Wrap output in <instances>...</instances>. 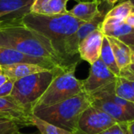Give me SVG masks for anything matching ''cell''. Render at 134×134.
Instances as JSON below:
<instances>
[{"label": "cell", "mask_w": 134, "mask_h": 134, "mask_svg": "<svg viewBox=\"0 0 134 134\" xmlns=\"http://www.w3.org/2000/svg\"><path fill=\"white\" fill-rule=\"evenodd\" d=\"M111 46L116 63L119 69H122L131 64L130 46L122 42L120 39L114 37H108Z\"/></svg>", "instance_id": "e0dca14e"}, {"label": "cell", "mask_w": 134, "mask_h": 134, "mask_svg": "<svg viewBox=\"0 0 134 134\" xmlns=\"http://www.w3.org/2000/svg\"><path fill=\"white\" fill-rule=\"evenodd\" d=\"M24 134V133H23ZM30 134H38V133H30ZM38 134H40V133H38Z\"/></svg>", "instance_id": "e575fe53"}, {"label": "cell", "mask_w": 134, "mask_h": 134, "mask_svg": "<svg viewBox=\"0 0 134 134\" xmlns=\"http://www.w3.org/2000/svg\"><path fill=\"white\" fill-rule=\"evenodd\" d=\"M92 104L89 94L82 92L60 103L32 112L36 117L75 134L82 114Z\"/></svg>", "instance_id": "3957f363"}, {"label": "cell", "mask_w": 134, "mask_h": 134, "mask_svg": "<svg viewBox=\"0 0 134 134\" xmlns=\"http://www.w3.org/2000/svg\"><path fill=\"white\" fill-rule=\"evenodd\" d=\"M117 78L118 76L111 71L99 58L91 64L89 76L82 80L83 91L87 94H91L106 86L115 83Z\"/></svg>", "instance_id": "52a82bcc"}, {"label": "cell", "mask_w": 134, "mask_h": 134, "mask_svg": "<svg viewBox=\"0 0 134 134\" xmlns=\"http://www.w3.org/2000/svg\"><path fill=\"white\" fill-rule=\"evenodd\" d=\"M0 73H2V68L1 65H0Z\"/></svg>", "instance_id": "d6a6232c"}, {"label": "cell", "mask_w": 134, "mask_h": 134, "mask_svg": "<svg viewBox=\"0 0 134 134\" xmlns=\"http://www.w3.org/2000/svg\"><path fill=\"white\" fill-rule=\"evenodd\" d=\"M26 27L37 31L50 40L55 49L68 62L73 63L67 59L64 54V45L67 39L73 35L78 28L85 23L68 12L64 14L40 15L28 13L20 19Z\"/></svg>", "instance_id": "7a4b0ae2"}, {"label": "cell", "mask_w": 134, "mask_h": 134, "mask_svg": "<svg viewBox=\"0 0 134 134\" xmlns=\"http://www.w3.org/2000/svg\"><path fill=\"white\" fill-rule=\"evenodd\" d=\"M100 134H129L126 128V123H116L108 130Z\"/></svg>", "instance_id": "603a6c76"}, {"label": "cell", "mask_w": 134, "mask_h": 134, "mask_svg": "<svg viewBox=\"0 0 134 134\" xmlns=\"http://www.w3.org/2000/svg\"><path fill=\"white\" fill-rule=\"evenodd\" d=\"M32 112L20 104L13 97H0V116L8 119L18 126H33Z\"/></svg>", "instance_id": "ba28073f"}, {"label": "cell", "mask_w": 134, "mask_h": 134, "mask_svg": "<svg viewBox=\"0 0 134 134\" xmlns=\"http://www.w3.org/2000/svg\"><path fill=\"white\" fill-rule=\"evenodd\" d=\"M119 39H120L122 42H123L125 44H126L127 46H134V29H133V31L123 36H121L119 38H117Z\"/></svg>", "instance_id": "d4e9b609"}, {"label": "cell", "mask_w": 134, "mask_h": 134, "mask_svg": "<svg viewBox=\"0 0 134 134\" xmlns=\"http://www.w3.org/2000/svg\"><path fill=\"white\" fill-rule=\"evenodd\" d=\"M125 22L130 26L133 29H134V10L133 12H131L125 19Z\"/></svg>", "instance_id": "484cf974"}, {"label": "cell", "mask_w": 134, "mask_h": 134, "mask_svg": "<svg viewBox=\"0 0 134 134\" xmlns=\"http://www.w3.org/2000/svg\"><path fill=\"white\" fill-rule=\"evenodd\" d=\"M81 1H82V0H79V2H81Z\"/></svg>", "instance_id": "d590c367"}, {"label": "cell", "mask_w": 134, "mask_h": 134, "mask_svg": "<svg viewBox=\"0 0 134 134\" xmlns=\"http://www.w3.org/2000/svg\"><path fill=\"white\" fill-rule=\"evenodd\" d=\"M0 134H23L19 126L13 121L0 116Z\"/></svg>", "instance_id": "7402d4cb"}, {"label": "cell", "mask_w": 134, "mask_h": 134, "mask_svg": "<svg viewBox=\"0 0 134 134\" xmlns=\"http://www.w3.org/2000/svg\"><path fill=\"white\" fill-rule=\"evenodd\" d=\"M91 100L93 106L109 115L118 123H126L134 120V109L119 106L105 97L91 98Z\"/></svg>", "instance_id": "30bf717a"}, {"label": "cell", "mask_w": 134, "mask_h": 134, "mask_svg": "<svg viewBox=\"0 0 134 134\" xmlns=\"http://www.w3.org/2000/svg\"><path fill=\"white\" fill-rule=\"evenodd\" d=\"M75 69L76 67H72L58 73L43 95L34 104L32 112L60 103L84 92L82 80L78 79L75 75Z\"/></svg>", "instance_id": "5b68a950"}, {"label": "cell", "mask_w": 134, "mask_h": 134, "mask_svg": "<svg viewBox=\"0 0 134 134\" xmlns=\"http://www.w3.org/2000/svg\"><path fill=\"white\" fill-rule=\"evenodd\" d=\"M134 10L133 5L130 0H125L119 5L110 9L106 17H116L125 20L126 17Z\"/></svg>", "instance_id": "44dd1931"}, {"label": "cell", "mask_w": 134, "mask_h": 134, "mask_svg": "<svg viewBox=\"0 0 134 134\" xmlns=\"http://www.w3.org/2000/svg\"><path fill=\"white\" fill-rule=\"evenodd\" d=\"M100 60L104 62V64L108 68V69L112 71L116 76L119 77L120 69L118 67V64L116 63L111 46L110 45V42L107 38V36L104 35L103 42H102V47H101V53H100Z\"/></svg>", "instance_id": "ac0fdd59"}, {"label": "cell", "mask_w": 134, "mask_h": 134, "mask_svg": "<svg viewBox=\"0 0 134 134\" xmlns=\"http://www.w3.org/2000/svg\"><path fill=\"white\" fill-rule=\"evenodd\" d=\"M15 81L9 79L0 86V97H6L11 95Z\"/></svg>", "instance_id": "cb8c5ba5"}, {"label": "cell", "mask_w": 134, "mask_h": 134, "mask_svg": "<svg viewBox=\"0 0 134 134\" xmlns=\"http://www.w3.org/2000/svg\"><path fill=\"white\" fill-rule=\"evenodd\" d=\"M128 67H129V68H130V69L134 73V64H129Z\"/></svg>", "instance_id": "1f68e13d"}, {"label": "cell", "mask_w": 134, "mask_h": 134, "mask_svg": "<svg viewBox=\"0 0 134 134\" xmlns=\"http://www.w3.org/2000/svg\"><path fill=\"white\" fill-rule=\"evenodd\" d=\"M77 1H79V0H77Z\"/></svg>", "instance_id": "8d00e7d4"}, {"label": "cell", "mask_w": 134, "mask_h": 134, "mask_svg": "<svg viewBox=\"0 0 134 134\" xmlns=\"http://www.w3.org/2000/svg\"><path fill=\"white\" fill-rule=\"evenodd\" d=\"M31 122L32 126H35L38 129L40 134H74L60 127H57L51 123H49L36 117L33 114L31 115Z\"/></svg>", "instance_id": "d6986e66"}, {"label": "cell", "mask_w": 134, "mask_h": 134, "mask_svg": "<svg viewBox=\"0 0 134 134\" xmlns=\"http://www.w3.org/2000/svg\"><path fill=\"white\" fill-rule=\"evenodd\" d=\"M17 63H30L38 64L40 66L45 67L49 69L54 68H57L53 64L49 63L42 59L35 58L33 57H30L25 54H23L12 48L0 46V65H9ZM66 69V68H64Z\"/></svg>", "instance_id": "8fae6325"}, {"label": "cell", "mask_w": 134, "mask_h": 134, "mask_svg": "<svg viewBox=\"0 0 134 134\" xmlns=\"http://www.w3.org/2000/svg\"><path fill=\"white\" fill-rule=\"evenodd\" d=\"M130 60L131 64H134V46H130Z\"/></svg>", "instance_id": "f546056e"}, {"label": "cell", "mask_w": 134, "mask_h": 134, "mask_svg": "<svg viewBox=\"0 0 134 134\" xmlns=\"http://www.w3.org/2000/svg\"><path fill=\"white\" fill-rule=\"evenodd\" d=\"M0 46L45 60L57 68H69L77 66L76 64L65 60L55 49L49 39L24 25L20 19L6 20V24L0 28Z\"/></svg>", "instance_id": "6da1fadb"}, {"label": "cell", "mask_w": 134, "mask_h": 134, "mask_svg": "<svg viewBox=\"0 0 134 134\" xmlns=\"http://www.w3.org/2000/svg\"><path fill=\"white\" fill-rule=\"evenodd\" d=\"M104 35L100 29H97L87 35L79 45V55L81 60L88 62L90 65L100 57L102 42Z\"/></svg>", "instance_id": "9c48e42d"}, {"label": "cell", "mask_w": 134, "mask_h": 134, "mask_svg": "<svg viewBox=\"0 0 134 134\" xmlns=\"http://www.w3.org/2000/svg\"><path fill=\"white\" fill-rule=\"evenodd\" d=\"M115 92L118 97L134 103V90L128 80L118 77L115 82Z\"/></svg>", "instance_id": "ffe728a7"}, {"label": "cell", "mask_w": 134, "mask_h": 134, "mask_svg": "<svg viewBox=\"0 0 134 134\" xmlns=\"http://www.w3.org/2000/svg\"><path fill=\"white\" fill-rule=\"evenodd\" d=\"M126 128L129 134H134V120L126 122Z\"/></svg>", "instance_id": "4316f807"}, {"label": "cell", "mask_w": 134, "mask_h": 134, "mask_svg": "<svg viewBox=\"0 0 134 134\" xmlns=\"http://www.w3.org/2000/svg\"><path fill=\"white\" fill-rule=\"evenodd\" d=\"M101 0L81 1L71 9L68 10V13L81 20L87 22L91 20L100 12L99 6Z\"/></svg>", "instance_id": "2e32d148"}, {"label": "cell", "mask_w": 134, "mask_h": 134, "mask_svg": "<svg viewBox=\"0 0 134 134\" xmlns=\"http://www.w3.org/2000/svg\"><path fill=\"white\" fill-rule=\"evenodd\" d=\"M130 2H132V4L133 5V6H134V0H130Z\"/></svg>", "instance_id": "836d02e7"}, {"label": "cell", "mask_w": 134, "mask_h": 134, "mask_svg": "<svg viewBox=\"0 0 134 134\" xmlns=\"http://www.w3.org/2000/svg\"><path fill=\"white\" fill-rule=\"evenodd\" d=\"M2 73L5 74L9 79H12L13 81H16L20 79L27 77L35 73L53 70L40 66L38 64L30 63H17L9 65H3L2 66Z\"/></svg>", "instance_id": "4fadbf2b"}, {"label": "cell", "mask_w": 134, "mask_h": 134, "mask_svg": "<svg viewBox=\"0 0 134 134\" xmlns=\"http://www.w3.org/2000/svg\"><path fill=\"white\" fill-rule=\"evenodd\" d=\"M67 69L68 68H55L20 79L15 81L10 97L32 112L34 104L46 92L54 77L60 71Z\"/></svg>", "instance_id": "277c9868"}, {"label": "cell", "mask_w": 134, "mask_h": 134, "mask_svg": "<svg viewBox=\"0 0 134 134\" xmlns=\"http://www.w3.org/2000/svg\"><path fill=\"white\" fill-rule=\"evenodd\" d=\"M69 0H33L30 13L40 15H56L67 13Z\"/></svg>", "instance_id": "5bb4252c"}, {"label": "cell", "mask_w": 134, "mask_h": 134, "mask_svg": "<svg viewBox=\"0 0 134 134\" xmlns=\"http://www.w3.org/2000/svg\"><path fill=\"white\" fill-rule=\"evenodd\" d=\"M106 3H107V5H108V6H109L111 9L114 6V5L118 2V1H119V0H104Z\"/></svg>", "instance_id": "f1b7e54d"}, {"label": "cell", "mask_w": 134, "mask_h": 134, "mask_svg": "<svg viewBox=\"0 0 134 134\" xmlns=\"http://www.w3.org/2000/svg\"><path fill=\"white\" fill-rule=\"evenodd\" d=\"M99 29L105 36L114 38H119L133 31V28L125 22V20L106 16Z\"/></svg>", "instance_id": "9a60e30c"}, {"label": "cell", "mask_w": 134, "mask_h": 134, "mask_svg": "<svg viewBox=\"0 0 134 134\" xmlns=\"http://www.w3.org/2000/svg\"><path fill=\"white\" fill-rule=\"evenodd\" d=\"M116 123L109 115L91 104L82 114L75 134H100Z\"/></svg>", "instance_id": "8992f818"}, {"label": "cell", "mask_w": 134, "mask_h": 134, "mask_svg": "<svg viewBox=\"0 0 134 134\" xmlns=\"http://www.w3.org/2000/svg\"><path fill=\"white\" fill-rule=\"evenodd\" d=\"M3 17H4V15L2 14V13H0V28H1L2 27H3V26L6 24V20H3V19H2Z\"/></svg>", "instance_id": "4dcf8cb0"}, {"label": "cell", "mask_w": 134, "mask_h": 134, "mask_svg": "<svg viewBox=\"0 0 134 134\" xmlns=\"http://www.w3.org/2000/svg\"><path fill=\"white\" fill-rule=\"evenodd\" d=\"M9 80V78L3 73H0V86Z\"/></svg>", "instance_id": "83f0119b"}, {"label": "cell", "mask_w": 134, "mask_h": 134, "mask_svg": "<svg viewBox=\"0 0 134 134\" xmlns=\"http://www.w3.org/2000/svg\"><path fill=\"white\" fill-rule=\"evenodd\" d=\"M33 0H0V13L3 20H20L30 13Z\"/></svg>", "instance_id": "7c38bea8"}]
</instances>
